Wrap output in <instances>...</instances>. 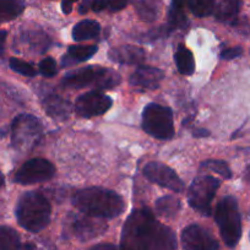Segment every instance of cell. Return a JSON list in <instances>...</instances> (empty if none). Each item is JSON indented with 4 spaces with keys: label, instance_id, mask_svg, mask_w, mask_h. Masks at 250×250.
I'll return each mask as SVG.
<instances>
[{
    "label": "cell",
    "instance_id": "cell-9",
    "mask_svg": "<svg viewBox=\"0 0 250 250\" xmlns=\"http://www.w3.org/2000/svg\"><path fill=\"white\" fill-rule=\"evenodd\" d=\"M55 168L49 161L33 158L27 161L15 174V182L22 185L47 182L54 175Z\"/></svg>",
    "mask_w": 250,
    "mask_h": 250
},
{
    "label": "cell",
    "instance_id": "cell-31",
    "mask_svg": "<svg viewBox=\"0 0 250 250\" xmlns=\"http://www.w3.org/2000/svg\"><path fill=\"white\" fill-rule=\"evenodd\" d=\"M105 1H107V9L112 13L123 10L129 3V0H105Z\"/></svg>",
    "mask_w": 250,
    "mask_h": 250
},
{
    "label": "cell",
    "instance_id": "cell-34",
    "mask_svg": "<svg viewBox=\"0 0 250 250\" xmlns=\"http://www.w3.org/2000/svg\"><path fill=\"white\" fill-rule=\"evenodd\" d=\"M90 250H118V248L113 244H105V243H103V244L95 245Z\"/></svg>",
    "mask_w": 250,
    "mask_h": 250
},
{
    "label": "cell",
    "instance_id": "cell-12",
    "mask_svg": "<svg viewBox=\"0 0 250 250\" xmlns=\"http://www.w3.org/2000/svg\"><path fill=\"white\" fill-rule=\"evenodd\" d=\"M112 105V100L107 95L98 91L83 93L78 98L75 104L76 113L81 117H97L107 112Z\"/></svg>",
    "mask_w": 250,
    "mask_h": 250
},
{
    "label": "cell",
    "instance_id": "cell-39",
    "mask_svg": "<svg viewBox=\"0 0 250 250\" xmlns=\"http://www.w3.org/2000/svg\"><path fill=\"white\" fill-rule=\"evenodd\" d=\"M3 183H4V177L3 174H1V172H0V187L3 185Z\"/></svg>",
    "mask_w": 250,
    "mask_h": 250
},
{
    "label": "cell",
    "instance_id": "cell-21",
    "mask_svg": "<svg viewBox=\"0 0 250 250\" xmlns=\"http://www.w3.org/2000/svg\"><path fill=\"white\" fill-rule=\"evenodd\" d=\"M25 9L23 0H0V22L16 19Z\"/></svg>",
    "mask_w": 250,
    "mask_h": 250
},
{
    "label": "cell",
    "instance_id": "cell-14",
    "mask_svg": "<svg viewBox=\"0 0 250 250\" xmlns=\"http://www.w3.org/2000/svg\"><path fill=\"white\" fill-rule=\"evenodd\" d=\"M71 227H73L74 234L80 240L93 239L107 230V225L103 222L102 218H93V216L75 217Z\"/></svg>",
    "mask_w": 250,
    "mask_h": 250
},
{
    "label": "cell",
    "instance_id": "cell-30",
    "mask_svg": "<svg viewBox=\"0 0 250 250\" xmlns=\"http://www.w3.org/2000/svg\"><path fill=\"white\" fill-rule=\"evenodd\" d=\"M243 53V49L240 47H233V48H227V49L222 50L221 53V58L226 60H232L235 58L240 57Z\"/></svg>",
    "mask_w": 250,
    "mask_h": 250
},
{
    "label": "cell",
    "instance_id": "cell-38",
    "mask_svg": "<svg viewBox=\"0 0 250 250\" xmlns=\"http://www.w3.org/2000/svg\"><path fill=\"white\" fill-rule=\"evenodd\" d=\"M22 250H35L33 249V245H31V244H26L25 247H23V249Z\"/></svg>",
    "mask_w": 250,
    "mask_h": 250
},
{
    "label": "cell",
    "instance_id": "cell-24",
    "mask_svg": "<svg viewBox=\"0 0 250 250\" xmlns=\"http://www.w3.org/2000/svg\"><path fill=\"white\" fill-rule=\"evenodd\" d=\"M180 210V201L174 196H163L156 203V211L165 217H173Z\"/></svg>",
    "mask_w": 250,
    "mask_h": 250
},
{
    "label": "cell",
    "instance_id": "cell-19",
    "mask_svg": "<svg viewBox=\"0 0 250 250\" xmlns=\"http://www.w3.org/2000/svg\"><path fill=\"white\" fill-rule=\"evenodd\" d=\"M187 0H172L169 15H168V27L170 30L183 27L187 23Z\"/></svg>",
    "mask_w": 250,
    "mask_h": 250
},
{
    "label": "cell",
    "instance_id": "cell-10",
    "mask_svg": "<svg viewBox=\"0 0 250 250\" xmlns=\"http://www.w3.org/2000/svg\"><path fill=\"white\" fill-rule=\"evenodd\" d=\"M144 174L152 183L169 190L180 193L184 190V183L178 177L177 173L168 166L158 162H150L144 168Z\"/></svg>",
    "mask_w": 250,
    "mask_h": 250
},
{
    "label": "cell",
    "instance_id": "cell-23",
    "mask_svg": "<svg viewBox=\"0 0 250 250\" xmlns=\"http://www.w3.org/2000/svg\"><path fill=\"white\" fill-rule=\"evenodd\" d=\"M0 250H20V235L15 229L0 226Z\"/></svg>",
    "mask_w": 250,
    "mask_h": 250
},
{
    "label": "cell",
    "instance_id": "cell-18",
    "mask_svg": "<svg viewBox=\"0 0 250 250\" xmlns=\"http://www.w3.org/2000/svg\"><path fill=\"white\" fill-rule=\"evenodd\" d=\"M45 112L53 118H65L70 113V104L68 101L62 100V97L55 95H50L45 98Z\"/></svg>",
    "mask_w": 250,
    "mask_h": 250
},
{
    "label": "cell",
    "instance_id": "cell-15",
    "mask_svg": "<svg viewBox=\"0 0 250 250\" xmlns=\"http://www.w3.org/2000/svg\"><path fill=\"white\" fill-rule=\"evenodd\" d=\"M109 59L123 65H139L145 60V52L134 45H122L109 50Z\"/></svg>",
    "mask_w": 250,
    "mask_h": 250
},
{
    "label": "cell",
    "instance_id": "cell-26",
    "mask_svg": "<svg viewBox=\"0 0 250 250\" xmlns=\"http://www.w3.org/2000/svg\"><path fill=\"white\" fill-rule=\"evenodd\" d=\"M97 52L96 45H71L69 48V57L76 62H86Z\"/></svg>",
    "mask_w": 250,
    "mask_h": 250
},
{
    "label": "cell",
    "instance_id": "cell-2",
    "mask_svg": "<svg viewBox=\"0 0 250 250\" xmlns=\"http://www.w3.org/2000/svg\"><path fill=\"white\" fill-rule=\"evenodd\" d=\"M73 204L81 212L98 218H113L124 211L125 204L123 199L114 191L88 188L75 193Z\"/></svg>",
    "mask_w": 250,
    "mask_h": 250
},
{
    "label": "cell",
    "instance_id": "cell-16",
    "mask_svg": "<svg viewBox=\"0 0 250 250\" xmlns=\"http://www.w3.org/2000/svg\"><path fill=\"white\" fill-rule=\"evenodd\" d=\"M161 8V0H138L136 3V13L145 22H153L157 20Z\"/></svg>",
    "mask_w": 250,
    "mask_h": 250
},
{
    "label": "cell",
    "instance_id": "cell-32",
    "mask_svg": "<svg viewBox=\"0 0 250 250\" xmlns=\"http://www.w3.org/2000/svg\"><path fill=\"white\" fill-rule=\"evenodd\" d=\"M91 8L93 11H102L107 9V1L105 0H91Z\"/></svg>",
    "mask_w": 250,
    "mask_h": 250
},
{
    "label": "cell",
    "instance_id": "cell-40",
    "mask_svg": "<svg viewBox=\"0 0 250 250\" xmlns=\"http://www.w3.org/2000/svg\"><path fill=\"white\" fill-rule=\"evenodd\" d=\"M247 177H248V179H249V182H250V167L248 168V172H247Z\"/></svg>",
    "mask_w": 250,
    "mask_h": 250
},
{
    "label": "cell",
    "instance_id": "cell-22",
    "mask_svg": "<svg viewBox=\"0 0 250 250\" xmlns=\"http://www.w3.org/2000/svg\"><path fill=\"white\" fill-rule=\"evenodd\" d=\"M100 23L92 20H83L75 25L73 30V37L75 41L92 40L100 35Z\"/></svg>",
    "mask_w": 250,
    "mask_h": 250
},
{
    "label": "cell",
    "instance_id": "cell-20",
    "mask_svg": "<svg viewBox=\"0 0 250 250\" xmlns=\"http://www.w3.org/2000/svg\"><path fill=\"white\" fill-rule=\"evenodd\" d=\"M240 0H221L216 8L215 16L223 22H233L239 13Z\"/></svg>",
    "mask_w": 250,
    "mask_h": 250
},
{
    "label": "cell",
    "instance_id": "cell-3",
    "mask_svg": "<svg viewBox=\"0 0 250 250\" xmlns=\"http://www.w3.org/2000/svg\"><path fill=\"white\" fill-rule=\"evenodd\" d=\"M16 217L21 227L30 232H40L50 220V205L40 193H25L16 208Z\"/></svg>",
    "mask_w": 250,
    "mask_h": 250
},
{
    "label": "cell",
    "instance_id": "cell-11",
    "mask_svg": "<svg viewBox=\"0 0 250 250\" xmlns=\"http://www.w3.org/2000/svg\"><path fill=\"white\" fill-rule=\"evenodd\" d=\"M185 250H220V244L208 230L199 225L188 226L182 233Z\"/></svg>",
    "mask_w": 250,
    "mask_h": 250
},
{
    "label": "cell",
    "instance_id": "cell-1",
    "mask_svg": "<svg viewBox=\"0 0 250 250\" xmlns=\"http://www.w3.org/2000/svg\"><path fill=\"white\" fill-rule=\"evenodd\" d=\"M120 250H177L170 228L162 225L147 208L135 210L123 227Z\"/></svg>",
    "mask_w": 250,
    "mask_h": 250
},
{
    "label": "cell",
    "instance_id": "cell-37",
    "mask_svg": "<svg viewBox=\"0 0 250 250\" xmlns=\"http://www.w3.org/2000/svg\"><path fill=\"white\" fill-rule=\"evenodd\" d=\"M194 135L195 136H208V131L204 130V129H200V130L194 131Z\"/></svg>",
    "mask_w": 250,
    "mask_h": 250
},
{
    "label": "cell",
    "instance_id": "cell-7",
    "mask_svg": "<svg viewBox=\"0 0 250 250\" xmlns=\"http://www.w3.org/2000/svg\"><path fill=\"white\" fill-rule=\"evenodd\" d=\"M42 136L40 120L28 114H21L14 120L11 126V141L14 147L27 151L35 147Z\"/></svg>",
    "mask_w": 250,
    "mask_h": 250
},
{
    "label": "cell",
    "instance_id": "cell-5",
    "mask_svg": "<svg viewBox=\"0 0 250 250\" xmlns=\"http://www.w3.org/2000/svg\"><path fill=\"white\" fill-rule=\"evenodd\" d=\"M62 83L66 87L74 88L86 87L88 85H96L100 88H110L120 83V78L117 73L108 69L101 66H87L66 74Z\"/></svg>",
    "mask_w": 250,
    "mask_h": 250
},
{
    "label": "cell",
    "instance_id": "cell-13",
    "mask_svg": "<svg viewBox=\"0 0 250 250\" xmlns=\"http://www.w3.org/2000/svg\"><path fill=\"white\" fill-rule=\"evenodd\" d=\"M163 78H165V74L160 69L152 68V66H140L131 75L129 83L134 90L144 92V91L157 88Z\"/></svg>",
    "mask_w": 250,
    "mask_h": 250
},
{
    "label": "cell",
    "instance_id": "cell-35",
    "mask_svg": "<svg viewBox=\"0 0 250 250\" xmlns=\"http://www.w3.org/2000/svg\"><path fill=\"white\" fill-rule=\"evenodd\" d=\"M6 31H0V55H3L4 47H5V41H6Z\"/></svg>",
    "mask_w": 250,
    "mask_h": 250
},
{
    "label": "cell",
    "instance_id": "cell-25",
    "mask_svg": "<svg viewBox=\"0 0 250 250\" xmlns=\"http://www.w3.org/2000/svg\"><path fill=\"white\" fill-rule=\"evenodd\" d=\"M191 13L198 18H205L213 11L215 0H189Z\"/></svg>",
    "mask_w": 250,
    "mask_h": 250
},
{
    "label": "cell",
    "instance_id": "cell-29",
    "mask_svg": "<svg viewBox=\"0 0 250 250\" xmlns=\"http://www.w3.org/2000/svg\"><path fill=\"white\" fill-rule=\"evenodd\" d=\"M40 71L45 78H53L57 74V64L52 58H44L40 62Z\"/></svg>",
    "mask_w": 250,
    "mask_h": 250
},
{
    "label": "cell",
    "instance_id": "cell-17",
    "mask_svg": "<svg viewBox=\"0 0 250 250\" xmlns=\"http://www.w3.org/2000/svg\"><path fill=\"white\" fill-rule=\"evenodd\" d=\"M175 64H177L178 71L183 75H191L195 70V60H194L193 53L188 49L185 45L180 44L175 52Z\"/></svg>",
    "mask_w": 250,
    "mask_h": 250
},
{
    "label": "cell",
    "instance_id": "cell-28",
    "mask_svg": "<svg viewBox=\"0 0 250 250\" xmlns=\"http://www.w3.org/2000/svg\"><path fill=\"white\" fill-rule=\"evenodd\" d=\"M10 68L18 74H21L23 76L32 78L36 75V70L31 64L23 62V60L18 59V58H11L10 59Z\"/></svg>",
    "mask_w": 250,
    "mask_h": 250
},
{
    "label": "cell",
    "instance_id": "cell-4",
    "mask_svg": "<svg viewBox=\"0 0 250 250\" xmlns=\"http://www.w3.org/2000/svg\"><path fill=\"white\" fill-rule=\"evenodd\" d=\"M215 220L226 245L229 248L235 247L242 235V220L234 198L227 196L220 201L216 208Z\"/></svg>",
    "mask_w": 250,
    "mask_h": 250
},
{
    "label": "cell",
    "instance_id": "cell-36",
    "mask_svg": "<svg viewBox=\"0 0 250 250\" xmlns=\"http://www.w3.org/2000/svg\"><path fill=\"white\" fill-rule=\"evenodd\" d=\"M88 8H91V0H83V3L80 5V14H86L88 11Z\"/></svg>",
    "mask_w": 250,
    "mask_h": 250
},
{
    "label": "cell",
    "instance_id": "cell-33",
    "mask_svg": "<svg viewBox=\"0 0 250 250\" xmlns=\"http://www.w3.org/2000/svg\"><path fill=\"white\" fill-rule=\"evenodd\" d=\"M78 0H62V9L64 14H70L71 10H73L74 3H76Z\"/></svg>",
    "mask_w": 250,
    "mask_h": 250
},
{
    "label": "cell",
    "instance_id": "cell-8",
    "mask_svg": "<svg viewBox=\"0 0 250 250\" xmlns=\"http://www.w3.org/2000/svg\"><path fill=\"white\" fill-rule=\"evenodd\" d=\"M220 182L212 175H200L193 180L188 194V200L193 208L203 215L211 213V204L216 195Z\"/></svg>",
    "mask_w": 250,
    "mask_h": 250
},
{
    "label": "cell",
    "instance_id": "cell-27",
    "mask_svg": "<svg viewBox=\"0 0 250 250\" xmlns=\"http://www.w3.org/2000/svg\"><path fill=\"white\" fill-rule=\"evenodd\" d=\"M201 167L206 168V169H210L212 172L218 173L220 175H222L223 178L226 179H229L232 177V172H230L229 167L226 162L223 161H217V160H210V161H206L201 165Z\"/></svg>",
    "mask_w": 250,
    "mask_h": 250
},
{
    "label": "cell",
    "instance_id": "cell-6",
    "mask_svg": "<svg viewBox=\"0 0 250 250\" xmlns=\"http://www.w3.org/2000/svg\"><path fill=\"white\" fill-rule=\"evenodd\" d=\"M143 128L151 136L160 140H168L174 135L173 114L169 108L151 103L144 109Z\"/></svg>",
    "mask_w": 250,
    "mask_h": 250
}]
</instances>
